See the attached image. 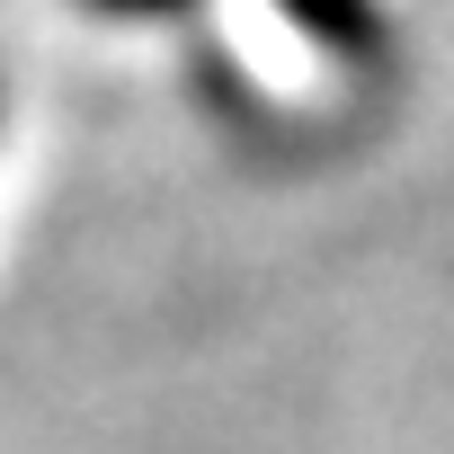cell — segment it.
I'll use <instances>...</instances> for the list:
<instances>
[{"instance_id":"obj_1","label":"cell","mask_w":454,"mask_h":454,"mask_svg":"<svg viewBox=\"0 0 454 454\" xmlns=\"http://www.w3.org/2000/svg\"><path fill=\"white\" fill-rule=\"evenodd\" d=\"M286 10H294L303 27H321V36H356V27H365L356 0H286Z\"/></svg>"},{"instance_id":"obj_2","label":"cell","mask_w":454,"mask_h":454,"mask_svg":"<svg viewBox=\"0 0 454 454\" xmlns=\"http://www.w3.org/2000/svg\"><path fill=\"white\" fill-rule=\"evenodd\" d=\"M98 10H125V19H143V10H178V0H98Z\"/></svg>"}]
</instances>
